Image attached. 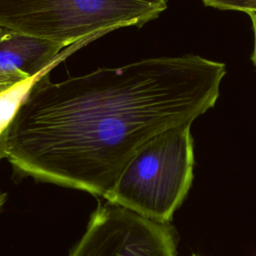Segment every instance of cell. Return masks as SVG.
Masks as SVG:
<instances>
[{"label":"cell","instance_id":"cell-7","mask_svg":"<svg viewBox=\"0 0 256 256\" xmlns=\"http://www.w3.org/2000/svg\"><path fill=\"white\" fill-rule=\"evenodd\" d=\"M206 6L244 13L256 11V0H201Z\"/></svg>","mask_w":256,"mask_h":256},{"label":"cell","instance_id":"cell-1","mask_svg":"<svg viewBox=\"0 0 256 256\" xmlns=\"http://www.w3.org/2000/svg\"><path fill=\"white\" fill-rule=\"evenodd\" d=\"M225 64L188 54L38 80L6 129L14 172L105 197L150 139L212 108Z\"/></svg>","mask_w":256,"mask_h":256},{"label":"cell","instance_id":"cell-9","mask_svg":"<svg viewBox=\"0 0 256 256\" xmlns=\"http://www.w3.org/2000/svg\"><path fill=\"white\" fill-rule=\"evenodd\" d=\"M6 158V130L0 135V160ZM6 199V194L0 191V208L4 204Z\"/></svg>","mask_w":256,"mask_h":256},{"label":"cell","instance_id":"cell-6","mask_svg":"<svg viewBox=\"0 0 256 256\" xmlns=\"http://www.w3.org/2000/svg\"><path fill=\"white\" fill-rule=\"evenodd\" d=\"M48 72L23 80L0 93V135L8 128L33 85Z\"/></svg>","mask_w":256,"mask_h":256},{"label":"cell","instance_id":"cell-10","mask_svg":"<svg viewBox=\"0 0 256 256\" xmlns=\"http://www.w3.org/2000/svg\"><path fill=\"white\" fill-rule=\"evenodd\" d=\"M251 19V22H252V27H253V33H254V49H253V52H252V55H251V59H252V62L253 64L255 65L256 67V11H252V12H249L247 13Z\"/></svg>","mask_w":256,"mask_h":256},{"label":"cell","instance_id":"cell-2","mask_svg":"<svg viewBox=\"0 0 256 256\" xmlns=\"http://www.w3.org/2000/svg\"><path fill=\"white\" fill-rule=\"evenodd\" d=\"M167 0H0V29L64 47L157 18Z\"/></svg>","mask_w":256,"mask_h":256},{"label":"cell","instance_id":"cell-5","mask_svg":"<svg viewBox=\"0 0 256 256\" xmlns=\"http://www.w3.org/2000/svg\"><path fill=\"white\" fill-rule=\"evenodd\" d=\"M88 42L64 46L33 36L0 29V74L21 72L34 77L49 72L71 52Z\"/></svg>","mask_w":256,"mask_h":256},{"label":"cell","instance_id":"cell-4","mask_svg":"<svg viewBox=\"0 0 256 256\" xmlns=\"http://www.w3.org/2000/svg\"><path fill=\"white\" fill-rule=\"evenodd\" d=\"M69 256H176L174 229L109 201L99 203Z\"/></svg>","mask_w":256,"mask_h":256},{"label":"cell","instance_id":"cell-8","mask_svg":"<svg viewBox=\"0 0 256 256\" xmlns=\"http://www.w3.org/2000/svg\"><path fill=\"white\" fill-rule=\"evenodd\" d=\"M28 77L26 74L21 72H14V73H3L0 74V93L6 91L7 89L11 88L15 84L26 80Z\"/></svg>","mask_w":256,"mask_h":256},{"label":"cell","instance_id":"cell-3","mask_svg":"<svg viewBox=\"0 0 256 256\" xmlns=\"http://www.w3.org/2000/svg\"><path fill=\"white\" fill-rule=\"evenodd\" d=\"M193 166L190 125L169 129L138 149L104 199L168 224L189 191Z\"/></svg>","mask_w":256,"mask_h":256},{"label":"cell","instance_id":"cell-11","mask_svg":"<svg viewBox=\"0 0 256 256\" xmlns=\"http://www.w3.org/2000/svg\"><path fill=\"white\" fill-rule=\"evenodd\" d=\"M192 256H198V255H196V254H192Z\"/></svg>","mask_w":256,"mask_h":256}]
</instances>
